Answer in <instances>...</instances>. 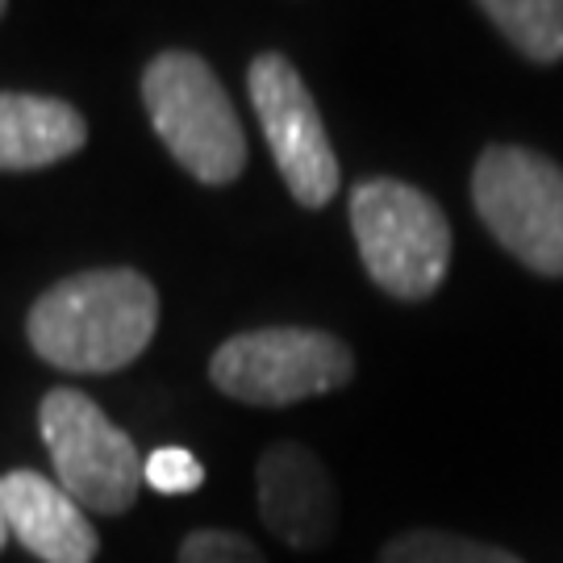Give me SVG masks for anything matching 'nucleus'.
<instances>
[{
    "mask_svg": "<svg viewBox=\"0 0 563 563\" xmlns=\"http://www.w3.org/2000/svg\"><path fill=\"white\" fill-rule=\"evenodd\" d=\"M159 292L134 267H92L46 288L30 309V346L59 372L109 376L155 339Z\"/></svg>",
    "mask_w": 563,
    "mask_h": 563,
    "instance_id": "obj_1",
    "label": "nucleus"
},
{
    "mask_svg": "<svg viewBox=\"0 0 563 563\" xmlns=\"http://www.w3.org/2000/svg\"><path fill=\"white\" fill-rule=\"evenodd\" d=\"M151 125L192 180L234 184L246 167V139L218 71L192 51H163L142 71Z\"/></svg>",
    "mask_w": 563,
    "mask_h": 563,
    "instance_id": "obj_2",
    "label": "nucleus"
},
{
    "mask_svg": "<svg viewBox=\"0 0 563 563\" xmlns=\"http://www.w3.org/2000/svg\"><path fill=\"white\" fill-rule=\"evenodd\" d=\"M351 230L367 276L397 301L434 297L451 267V225L434 197L405 180H363L351 192Z\"/></svg>",
    "mask_w": 563,
    "mask_h": 563,
    "instance_id": "obj_3",
    "label": "nucleus"
},
{
    "mask_svg": "<svg viewBox=\"0 0 563 563\" xmlns=\"http://www.w3.org/2000/svg\"><path fill=\"white\" fill-rule=\"evenodd\" d=\"M355 376L351 346L309 325H267L225 339L209 360V380L225 397L263 409L334 393Z\"/></svg>",
    "mask_w": 563,
    "mask_h": 563,
    "instance_id": "obj_4",
    "label": "nucleus"
},
{
    "mask_svg": "<svg viewBox=\"0 0 563 563\" xmlns=\"http://www.w3.org/2000/svg\"><path fill=\"white\" fill-rule=\"evenodd\" d=\"M472 205L518 263L563 276V167L526 146H488L472 172Z\"/></svg>",
    "mask_w": 563,
    "mask_h": 563,
    "instance_id": "obj_5",
    "label": "nucleus"
},
{
    "mask_svg": "<svg viewBox=\"0 0 563 563\" xmlns=\"http://www.w3.org/2000/svg\"><path fill=\"white\" fill-rule=\"evenodd\" d=\"M38 430L55 463L59 488L76 505L118 518L139 501V446L121 426L109 422V413L88 393L51 388L38 405Z\"/></svg>",
    "mask_w": 563,
    "mask_h": 563,
    "instance_id": "obj_6",
    "label": "nucleus"
},
{
    "mask_svg": "<svg viewBox=\"0 0 563 563\" xmlns=\"http://www.w3.org/2000/svg\"><path fill=\"white\" fill-rule=\"evenodd\" d=\"M246 84H251V104L263 125V139L272 146V159L280 167L288 192L305 209L330 205L339 192V159L301 71L284 55L267 51L251 63Z\"/></svg>",
    "mask_w": 563,
    "mask_h": 563,
    "instance_id": "obj_7",
    "label": "nucleus"
},
{
    "mask_svg": "<svg viewBox=\"0 0 563 563\" xmlns=\"http://www.w3.org/2000/svg\"><path fill=\"white\" fill-rule=\"evenodd\" d=\"M263 526L297 551H322L339 534V493L325 463L301 443H272L255 467Z\"/></svg>",
    "mask_w": 563,
    "mask_h": 563,
    "instance_id": "obj_8",
    "label": "nucleus"
},
{
    "mask_svg": "<svg viewBox=\"0 0 563 563\" xmlns=\"http://www.w3.org/2000/svg\"><path fill=\"white\" fill-rule=\"evenodd\" d=\"M0 518L9 534H18V543L42 563H92L101 551L97 526L88 522L84 505L30 467L0 476Z\"/></svg>",
    "mask_w": 563,
    "mask_h": 563,
    "instance_id": "obj_9",
    "label": "nucleus"
},
{
    "mask_svg": "<svg viewBox=\"0 0 563 563\" xmlns=\"http://www.w3.org/2000/svg\"><path fill=\"white\" fill-rule=\"evenodd\" d=\"M88 142L76 104L38 92H0V172H38Z\"/></svg>",
    "mask_w": 563,
    "mask_h": 563,
    "instance_id": "obj_10",
    "label": "nucleus"
},
{
    "mask_svg": "<svg viewBox=\"0 0 563 563\" xmlns=\"http://www.w3.org/2000/svg\"><path fill=\"white\" fill-rule=\"evenodd\" d=\"M476 4L526 59H563V0H476Z\"/></svg>",
    "mask_w": 563,
    "mask_h": 563,
    "instance_id": "obj_11",
    "label": "nucleus"
},
{
    "mask_svg": "<svg viewBox=\"0 0 563 563\" xmlns=\"http://www.w3.org/2000/svg\"><path fill=\"white\" fill-rule=\"evenodd\" d=\"M376 563H522L514 551L481 539H463L446 530H405L393 543H384Z\"/></svg>",
    "mask_w": 563,
    "mask_h": 563,
    "instance_id": "obj_12",
    "label": "nucleus"
},
{
    "mask_svg": "<svg viewBox=\"0 0 563 563\" xmlns=\"http://www.w3.org/2000/svg\"><path fill=\"white\" fill-rule=\"evenodd\" d=\"M142 481L151 484L155 493H163V497H184V493H197L205 484V467L184 446H159L142 463Z\"/></svg>",
    "mask_w": 563,
    "mask_h": 563,
    "instance_id": "obj_13",
    "label": "nucleus"
},
{
    "mask_svg": "<svg viewBox=\"0 0 563 563\" xmlns=\"http://www.w3.org/2000/svg\"><path fill=\"white\" fill-rule=\"evenodd\" d=\"M176 563H267L263 551L246 534L234 530H192L180 543Z\"/></svg>",
    "mask_w": 563,
    "mask_h": 563,
    "instance_id": "obj_14",
    "label": "nucleus"
},
{
    "mask_svg": "<svg viewBox=\"0 0 563 563\" xmlns=\"http://www.w3.org/2000/svg\"><path fill=\"white\" fill-rule=\"evenodd\" d=\"M4 539H9V526H4V518H0V547H4Z\"/></svg>",
    "mask_w": 563,
    "mask_h": 563,
    "instance_id": "obj_15",
    "label": "nucleus"
},
{
    "mask_svg": "<svg viewBox=\"0 0 563 563\" xmlns=\"http://www.w3.org/2000/svg\"><path fill=\"white\" fill-rule=\"evenodd\" d=\"M4 4H9V0H0V13H4Z\"/></svg>",
    "mask_w": 563,
    "mask_h": 563,
    "instance_id": "obj_16",
    "label": "nucleus"
}]
</instances>
